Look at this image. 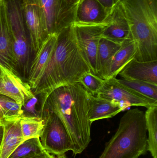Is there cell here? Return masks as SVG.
Returning a JSON list of instances; mask_svg holds the SVG:
<instances>
[{"mask_svg":"<svg viewBox=\"0 0 157 158\" xmlns=\"http://www.w3.org/2000/svg\"><path fill=\"white\" fill-rule=\"evenodd\" d=\"M4 127L3 125H0V149L2 142L3 137Z\"/></svg>","mask_w":157,"mask_h":158,"instance_id":"obj_30","label":"cell"},{"mask_svg":"<svg viewBox=\"0 0 157 158\" xmlns=\"http://www.w3.org/2000/svg\"><path fill=\"white\" fill-rule=\"evenodd\" d=\"M6 96L0 94V125H3L6 122L11 120L8 116L5 105Z\"/></svg>","mask_w":157,"mask_h":158,"instance_id":"obj_26","label":"cell"},{"mask_svg":"<svg viewBox=\"0 0 157 158\" xmlns=\"http://www.w3.org/2000/svg\"><path fill=\"white\" fill-rule=\"evenodd\" d=\"M0 3H1V0H0Z\"/></svg>","mask_w":157,"mask_h":158,"instance_id":"obj_34","label":"cell"},{"mask_svg":"<svg viewBox=\"0 0 157 158\" xmlns=\"http://www.w3.org/2000/svg\"><path fill=\"white\" fill-rule=\"evenodd\" d=\"M122 111L123 109L118 105L89 93L88 116L91 123L112 118Z\"/></svg>","mask_w":157,"mask_h":158,"instance_id":"obj_17","label":"cell"},{"mask_svg":"<svg viewBox=\"0 0 157 158\" xmlns=\"http://www.w3.org/2000/svg\"><path fill=\"white\" fill-rule=\"evenodd\" d=\"M44 113V128L40 136L44 149L57 156L69 151L73 153L74 148L71 136L58 116L49 110Z\"/></svg>","mask_w":157,"mask_h":158,"instance_id":"obj_6","label":"cell"},{"mask_svg":"<svg viewBox=\"0 0 157 158\" xmlns=\"http://www.w3.org/2000/svg\"><path fill=\"white\" fill-rule=\"evenodd\" d=\"M46 152L39 137L30 138L23 141L7 158H26Z\"/></svg>","mask_w":157,"mask_h":158,"instance_id":"obj_23","label":"cell"},{"mask_svg":"<svg viewBox=\"0 0 157 158\" xmlns=\"http://www.w3.org/2000/svg\"><path fill=\"white\" fill-rule=\"evenodd\" d=\"M90 71L78 48L73 25L58 34L53 54L34 94L41 96L40 115L42 117L48 97L55 89L79 82L83 73Z\"/></svg>","mask_w":157,"mask_h":158,"instance_id":"obj_1","label":"cell"},{"mask_svg":"<svg viewBox=\"0 0 157 158\" xmlns=\"http://www.w3.org/2000/svg\"><path fill=\"white\" fill-rule=\"evenodd\" d=\"M136 51V44L131 38L124 41L120 48L112 57L108 75L106 80L116 78L124 67L134 58Z\"/></svg>","mask_w":157,"mask_h":158,"instance_id":"obj_20","label":"cell"},{"mask_svg":"<svg viewBox=\"0 0 157 158\" xmlns=\"http://www.w3.org/2000/svg\"><path fill=\"white\" fill-rule=\"evenodd\" d=\"M28 83L23 81L18 73L0 64V94L24 106L35 96Z\"/></svg>","mask_w":157,"mask_h":158,"instance_id":"obj_11","label":"cell"},{"mask_svg":"<svg viewBox=\"0 0 157 158\" xmlns=\"http://www.w3.org/2000/svg\"><path fill=\"white\" fill-rule=\"evenodd\" d=\"M48 35L58 34L73 25L77 6L68 5L64 0H39Z\"/></svg>","mask_w":157,"mask_h":158,"instance_id":"obj_9","label":"cell"},{"mask_svg":"<svg viewBox=\"0 0 157 158\" xmlns=\"http://www.w3.org/2000/svg\"><path fill=\"white\" fill-rule=\"evenodd\" d=\"M45 118L24 115L20 119V127L24 140L39 137L44 128Z\"/></svg>","mask_w":157,"mask_h":158,"instance_id":"obj_22","label":"cell"},{"mask_svg":"<svg viewBox=\"0 0 157 158\" xmlns=\"http://www.w3.org/2000/svg\"><path fill=\"white\" fill-rule=\"evenodd\" d=\"M111 14L97 0H81L77 7L74 23L83 24L108 23Z\"/></svg>","mask_w":157,"mask_h":158,"instance_id":"obj_13","label":"cell"},{"mask_svg":"<svg viewBox=\"0 0 157 158\" xmlns=\"http://www.w3.org/2000/svg\"><path fill=\"white\" fill-rule=\"evenodd\" d=\"M89 93L79 83L61 86L47 98L45 108L61 120L69 133L75 155L81 154L91 142L92 123L88 119Z\"/></svg>","mask_w":157,"mask_h":158,"instance_id":"obj_2","label":"cell"},{"mask_svg":"<svg viewBox=\"0 0 157 158\" xmlns=\"http://www.w3.org/2000/svg\"><path fill=\"white\" fill-rule=\"evenodd\" d=\"M118 82L147 97L157 101V85L143 81L117 79Z\"/></svg>","mask_w":157,"mask_h":158,"instance_id":"obj_24","label":"cell"},{"mask_svg":"<svg viewBox=\"0 0 157 158\" xmlns=\"http://www.w3.org/2000/svg\"><path fill=\"white\" fill-rule=\"evenodd\" d=\"M17 69L25 77L30 67V46L23 0H2Z\"/></svg>","mask_w":157,"mask_h":158,"instance_id":"obj_5","label":"cell"},{"mask_svg":"<svg viewBox=\"0 0 157 158\" xmlns=\"http://www.w3.org/2000/svg\"><path fill=\"white\" fill-rule=\"evenodd\" d=\"M20 119L6 122L3 125V137L0 149V158H8L25 141L20 127Z\"/></svg>","mask_w":157,"mask_h":158,"instance_id":"obj_18","label":"cell"},{"mask_svg":"<svg viewBox=\"0 0 157 158\" xmlns=\"http://www.w3.org/2000/svg\"><path fill=\"white\" fill-rule=\"evenodd\" d=\"M96 96L118 105L124 110L133 106L148 108L157 106V101L147 97L120 84L116 78L104 80Z\"/></svg>","mask_w":157,"mask_h":158,"instance_id":"obj_7","label":"cell"},{"mask_svg":"<svg viewBox=\"0 0 157 158\" xmlns=\"http://www.w3.org/2000/svg\"><path fill=\"white\" fill-rule=\"evenodd\" d=\"M51 158H55V156L53 157H52Z\"/></svg>","mask_w":157,"mask_h":158,"instance_id":"obj_33","label":"cell"},{"mask_svg":"<svg viewBox=\"0 0 157 158\" xmlns=\"http://www.w3.org/2000/svg\"><path fill=\"white\" fill-rule=\"evenodd\" d=\"M122 0H113V2H114V7L120 3V2Z\"/></svg>","mask_w":157,"mask_h":158,"instance_id":"obj_31","label":"cell"},{"mask_svg":"<svg viewBox=\"0 0 157 158\" xmlns=\"http://www.w3.org/2000/svg\"><path fill=\"white\" fill-rule=\"evenodd\" d=\"M119 75L125 80L143 81L157 85V60L141 62L133 58Z\"/></svg>","mask_w":157,"mask_h":158,"instance_id":"obj_15","label":"cell"},{"mask_svg":"<svg viewBox=\"0 0 157 158\" xmlns=\"http://www.w3.org/2000/svg\"><path fill=\"white\" fill-rule=\"evenodd\" d=\"M37 102V98L36 96L25 102L23 106L26 110L27 112H28V114L26 116H34L40 117L37 114L36 110H35V106H36Z\"/></svg>","mask_w":157,"mask_h":158,"instance_id":"obj_27","label":"cell"},{"mask_svg":"<svg viewBox=\"0 0 157 158\" xmlns=\"http://www.w3.org/2000/svg\"><path fill=\"white\" fill-rule=\"evenodd\" d=\"M58 34H50L47 37L31 62L28 81L32 90L37 88L44 75L55 49Z\"/></svg>","mask_w":157,"mask_h":158,"instance_id":"obj_12","label":"cell"},{"mask_svg":"<svg viewBox=\"0 0 157 158\" xmlns=\"http://www.w3.org/2000/svg\"><path fill=\"white\" fill-rule=\"evenodd\" d=\"M145 113L147 137V151L153 158H157V106L147 108Z\"/></svg>","mask_w":157,"mask_h":158,"instance_id":"obj_21","label":"cell"},{"mask_svg":"<svg viewBox=\"0 0 157 158\" xmlns=\"http://www.w3.org/2000/svg\"><path fill=\"white\" fill-rule=\"evenodd\" d=\"M120 4L136 44L135 59L157 60V0H122Z\"/></svg>","mask_w":157,"mask_h":158,"instance_id":"obj_3","label":"cell"},{"mask_svg":"<svg viewBox=\"0 0 157 158\" xmlns=\"http://www.w3.org/2000/svg\"><path fill=\"white\" fill-rule=\"evenodd\" d=\"M109 22L101 24H73L77 43L81 54L89 67L91 73L97 76L99 43Z\"/></svg>","mask_w":157,"mask_h":158,"instance_id":"obj_8","label":"cell"},{"mask_svg":"<svg viewBox=\"0 0 157 158\" xmlns=\"http://www.w3.org/2000/svg\"><path fill=\"white\" fill-rule=\"evenodd\" d=\"M101 37L120 44L131 38L129 23L120 3L112 12Z\"/></svg>","mask_w":157,"mask_h":158,"instance_id":"obj_14","label":"cell"},{"mask_svg":"<svg viewBox=\"0 0 157 158\" xmlns=\"http://www.w3.org/2000/svg\"><path fill=\"white\" fill-rule=\"evenodd\" d=\"M0 64L18 73L12 40L2 0L0 3Z\"/></svg>","mask_w":157,"mask_h":158,"instance_id":"obj_16","label":"cell"},{"mask_svg":"<svg viewBox=\"0 0 157 158\" xmlns=\"http://www.w3.org/2000/svg\"><path fill=\"white\" fill-rule=\"evenodd\" d=\"M65 2L71 6H77L81 0H64Z\"/></svg>","mask_w":157,"mask_h":158,"instance_id":"obj_29","label":"cell"},{"mask_svg":"<svg viewBox=\"0 0 157 158\" xmlns=\"http://www.w3.org/2000/svg\"><path fill=\"white\" fill-rule=\"evenodd\" d=\"M110 13H111L114 9L113 0H97Z\"/></svg>","mask_w":157,"mask_h":158,"instance_id":"obj_28","label":"cell"},{"mask_svg":"<svg viewBox=\"0 0 157 158\" xmlns=\"http://www.w3.org/2000/svg\"><path fill=\"white\" fill-rule=\"evenodd\" d=\"M26 25L31 50L35 54L49 35L45 27L39 0H23Z\"/></svg>","mask_w":157,"mask_h":158,"instance_id":"obj_10","label":"cell"},{"mask_svg":"<svg viewBox=\"0 0 157 158\" xmlns=\"http://www.w3.org/2000/svg\"><path fill=\"white\" fill-rule=\"evenodd\" d=\"M104 81V80L92 74L90 71H87L80 77L78 83L88 93L96 96L103 86Z\"/></svg>","mask_w":157,"mask_h":158,"instance_id":"obj_25","label":"cell"},{"mask_svg":"<svg viewBox=\"0 0 157 158\" xmlns=\"http://www.w3.org/2000/svg\"><path fill=\"white\" fill-rule=\"evenodd\" d=\"M121 45V44L116 43L102 37L100 38L97 54V72L99 77L104 80L107 79L112 57Z\"/></svg>","mask_w":157,"mask_h":158,"instance_id":"obj_19","label":"cell"},{"mask_svg":"<svg viewBox=\"0 0 157 158\" xmlns=\"http://www.w3.org/2000/svg\"><path fill=\"white\" fill-rule=\"evenodd\" d=\"M147 141L144 112L137 108L129 110L99 158H138L147 151Z\"/></svg>","mask_w":157,"mask_h":158,"instance_id":"obj_4","label":"cell"},{"mask_svg":"<svg viewBox=\"0 0 157 158\" xmlns=\"http://www.w3.org/2000/svg\"><path fill=\"white\" fill-rule=\"evenodd\" d=\"M55 158H67L65 154H63V155H59V156H56Z\"/></svg>","mask_w":157,"mask_h":158,"instance_id":"obj_32","label":"cell"}]
</instances>
